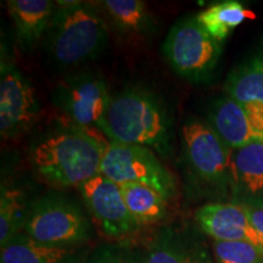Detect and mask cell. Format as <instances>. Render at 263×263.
<instances>
[{
	"instance_id": "cb8c5ba5",
	"label": "cell",
	"mask_w": 263,
	"mask_h": 263,
	"mask_svg": "<svg viewBox=\"0 0 263 263\" xmlns=\"http://www.w3.org/2000/svg\"><path fill=\"white\" fill-rule=\"evenodd\" d=\"M251 123L252 129L263 138V104L242 105Z\"/></svg>"
},
{
	"instance_id": "2e32d148",
	"label": "cell",
	"mask_w": 263,
	"mask_h": 263,
	"mask_svg": "<svg viewBox=\"0 0 263 263\" xmlns=\"http://www.w3.org/2000/svg\"><path fill=\"white\" fill-rule=\"evenodd\" d=\"M87 254L78 249L58 248L35 241L31 236L20 233L2 248V263H83Z\"/></svg>"
},
{
	"instance_id": "5bb4252c",
	"label": "cell",
	"mask_w": 263,
	"mask_h": 263,
	"mask_svg": "<svg viewBox=\"0 0 263 263\" xmlns=\"http://www.w3.org/2000/svg\"><path fill=\"white\" fill-rule=\"evenodd\" d=\"M209 124L232 150L263 139L252 129L244 106L228 95L213 101L209 110Z\"/></svg>"
},
{
	"instance_id": "6da1fadb",
	"label": "cell",
	"mask_w": 263,
	"mask_h": 263,
	"mask_svg": "<svg viewBox=\"0 0 263 263\" xmlns=\"http://www.w3.org/2000/svg\"><path fill=\"white\" fill-rule=\"evenodd\" d=\"M97 128L111 143L146 146L167 156L172 150V118L153 91L127 88L111 97Z\"/></svg>"
},
{
	"instance_id": "ac0fdd59",
	"label": "cell",
	"mask_w": 263,
	"mask_h": 263,
	"mask_svg": "<svg viewBox=\"0 0 263 263\" xmlns=\"http://www.w3.org/2000/svg\"><path fill=\"white\" fill-rule=\"evenodd\" d=\"M255 14L244 4L234 0L217 3L196 15V20L211 37L222 43L245 20L254 18Z\"/></svg>"
},
{
	"instance_id": "44dd1931",
	"label": "cell",
	"mask_w": 263,
	"mask_h": 263,
	"mask_svg": "<svg viewBox=\"0 0 263 263\" xmlns=\"http://www.w3.org/2000/svg\"><path fill=\"white\" fill-rule=\"evenodd\" d=\"M32 201L16 186H2L0 195V248L24 232Z\"/></svg>"
},
{
	"instance_id": "8fae6325",
	"label": "cell",
	"mask_w": 263,
	"mask_h": 263,
	"mask_svg": "<svg viewBox=\"0 0 263 263\" xmlns=\"http://www.w3.org/2000/svg\"><path fill=\"white\" fill-rule=\"evenodd\" d=\"M201 232L215 241L251 242L263 252L262 240L250 222L245 206L236 202L206 203L195 212Z\"/></svg>"
},
{
	"instance_id": "d4e9b609",
	"label": "cell",
	"mask_w": 263,
	"mask_h": 263,
	"mask_svg": "<svg viewBox=\"0 0 263 263\" xmlns=\"http://www.w3.org/2000/svg\"><path fill=\"white\" fill-rule=\"evenodd\" d=\"M246 211H248L250 222L256 230L263 244V202L257 203H248L244 205Z\"/></svg>"
},
{
	"instance_id": "5b68a950",
	"label": "cell",
	"mask_w": 263,
	"mask_h": 263,
	"mask_svg": "<svg viewBox=\"0 0 263 263\" xmlns=\"http://www.w3.org/2000/svg\"><path fill=\"white\" fill-rule=\"evenodd\" d=\"M162 52L177 74L200 83L215 72L222 47L197 22L196 16H189L172 26L163 42Z\"/></svg>"
},
{
	"instance_id": "9c48e42d",
	"label": "cell",
	"mask_w": 263,
	"mask_h": 263,
	"mask_svg": "<svg viewBox=\"0 0 263 263\" xmlns=\"http://www.w3.org/2000/svg\"><path fill=\"white\" fill-rule=\"evenodd\" d=\"M78 190L95 223L108 238H124L140 227L124 202L120 184L98 174Z\"/></svg>"
},
{
	"instance_id": "30bf717a",
	"label": "cell",
	"mask_w": 263,
	"mask_h": 263,
	"mask_svg": "<svg viewBox=\"0 0 263 263\" xmlns=\"http://www.w3.org/2000/svg\"><path fill=\"white\" fill-rule=\"evenodd\" d=\"M39 116L35 91L14 65L2 64L0 77V132L15 138L27 132Z\"/></svg>"
},
{
	"instance_id": "ba28073f",
	"label": "cell",
	"mask_w": 263,
	"mask_h": 263,
	"mask_svg": "<svg viewBox=\"0 0 263 263\" xmlns=\"http://www.w3.org/2000/svg\"><path fill=\"white\" fill-rule=\"evenodd\" d=\"M111 95L101 76L81 72L60 82L52 94V104L74 126H98L106 112Z\"/></svg>"
},
{
	"instance_id": "7402d4cb",
	"label": "cell",
	"mask_w": 263,
	"mask_h": 263,
	"mask_svg": "<svg viewBox=\"0 0 263 263\" xmlns=\"http://www.w3.org/2000/svg\"><path fill=\"white\" fill-rule=\"evenodd\" d=\"M83 263H146V250L124 242H105L85 255Z\"/></svg>"
},
{
	"instance_id": "e0dca14e",
	"label": "cell",
	"mask_w": 263,
	"mask_h": 263,
	"mask_svg": "<svg viewBox=\"0 0 263 263\" xmlns=\"http://www.w3.org/2000/svg\"><path fill=\"white\" fill-rule=\"evenodd\" d=\"M123 200L140 226L155 224L167 215V199L150 186L138 183L121 184Z\"/></svg>"
},
{
	"instance_id": "3957f363",
	"label": "cell",
	"mask_w": 263,
	"mask_h": 263,
	"mask_svg": "<svg viewBox=\"0 0 263 263\" xmlns=\"http://www.w3.org/2000/svg\"><path fill=\"white\" fill-rule=\"evenodd\" d=\"M47 32L49 58L62 67H73L98 57L108 41V28L93 4L57 2Z\"/></svg>"
},
{
	"instance_id": "8992f818",
	"label": "cell",
	"mask_w": 263,
	"mask_h": 263,
	"mask_svg": "<svg viewBox=\"0 0 263 263\" xmlns=\"http://www.w3.org/2000/svg\"><path fill=\"white\" fill-rule=\"evenodd\" d=\"M100 174L117 184L138 183L150 186L170 200L176 194V182L153 150L146 146L107 143Z\"/></svg>"
},
{
	"instance_id": "603a6c76",
	"label": "cell",
	"mask_w": 263,
	"mask_h": 263,
	"mask_svg": "<svg viewBox=\"0 0 263 263\" xmlns=\"http://www.w3.org/2000/svg\"><path fill=\"white\" fill-rule=\"evenodd\" d=\"M216 263H263V252L246 241H215Z\"/></svg>"
},
{
	"instance_id": "d6986e66",
	"label": "cell",
	"mask_w": 263,
	"mask_h": 263,
	"mask_svg": "<svg viewBox=\"0 0 263 263\" xmlns=\"http://www.w3.org/2000/svg\"><path fill=\"white\" fill-rule=\"evenodd\" d=\"M224 88L227 95L239 104H263V55L235 68Z\"/></svg>"
},
{
	"instance_id": "277c9868",
	"label": "cell",
	"mask_w": 263,
	"mask_h": 263,
	"mask_svg": "<svg viewBox=\"0 0 263 263\" xmlns=\"http://www.w3.org/2000/svg\"><path fill=\"white\" fill-rule=\"evenodd\" d=\"M24 233L42 244L78 249L93 238V226L77 201L50 193L32 201Z\"/></svg>"
},
{
	"instance_id": "4fadbf2b",
	"label": "cell",
	"mask_w": 263,
	"mask_h": 263,
	"mask_svg": "<svg viewBox=\"0 0 263 263\" xmlns=\"http://www.w3.org/2000/svg\"><path fill=\"white\" fill-rule=\"evenodd\" d=\"M146 263H213L205 244L189 229L166 227L146 248Z\"/></svg>"
},
{
	"instance_id": "7a4b0ae2",
	"label": "cell",
	"mask_w": 263,
	"mask_h": 263,
	"mask_svg": "<svg viewBox=\"0 0 263 263\" xmlns=\"http://www.w3.org/2000/svg\"><path fill=\"white\" fill-rule=\"evenodd\" d=\"M107 143L89 128L72 126L55 130L31 149L33 168L52 186H80L100 174Z\"/></svg>"
},
{
	"instance_id": "ffe728a7",
	"label": "cell",
	"mask_w": 263,
	"mask_h": 263,
	"mask_svg": "<svg viewBox=\"0 0 263 263\" xmlns=\"http://www.w3.org/2000/svg\"><path fill=\"white\" fill-rule=\"evenodd\" d=\"M115 27L128 34H149L155 29V22L140 0H105L101 2Z\"/></svg>"
},
{
	"instance_id": "52a82bcc",
	"label": "cell",
	"mask_w": 263,
	"mask_h": 263,
	"mask_svg": "<svg viewBox=\"0 0 263 263\" xmlns=\"http://www.w3.org/2000/svg\"><path fill=\"white\" fill-rule=\"evenodd\" d=\"M183 145L194 174L216 192L230 193L232 149L209 122L186 121L183 126Z\"/></svg>"
},
{
	"instance_id": "9a60e30c",
	"label": "cell",
	"mask_w": 263,
	"mask_h": 263,
	"mask_svg": "<svg viewBox=\"0 0 263 263\" xmlns=\"http://www.w3.org/2000/svg\"><path fill=\"white\" fill-rule=\"evenodd\" d=\"M16 37L24 50H31L47 34L57 11L51 0H10L6 3Z\"/></svg>"
},
{
	"instance_id": "7c38bea8",
	"label": "cell",
	"mask_w": 263,
	"mask_h": 263,
	"mask_svg": "<svg viewBox=\"0 0 263 263\" xmlns=\"http://www.w3.org/2000/svg\"><path fill=\"white\" fill-rule=\"evenodd\" d=\"M230 194L241 205L263 202V139L232 150Z\"/></svg>"
}]
</instances>
